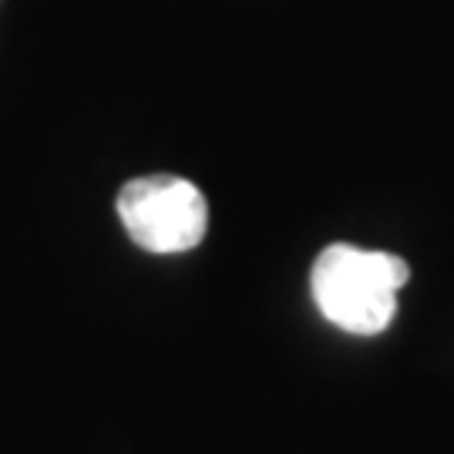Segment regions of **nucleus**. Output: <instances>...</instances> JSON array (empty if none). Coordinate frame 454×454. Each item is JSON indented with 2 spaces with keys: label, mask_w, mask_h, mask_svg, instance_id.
Segmentation results:
<instances>
[{
  "label": "nucleus",
  "mask_w": 454,
  "mask_h": 454,
  "mask_svg": "<svg viewBox=\"0 0 454 454\" xmlns=\"http://www.w3.org/2000/svg\"><path fill=\"white\" fill-rule=\"evenodd\" d=\"M411 266L394 253L326 246L313 262V300L333 326L357 337L384 333L397 313V290L407 283Z\"/></svg>",
  "instance_id": "obj_1"
},
{
  "label": "nucleus",
  "mask_w": 454,
  "mask_h": 454,
  "mask_svg": "<svg viewBox=\"0 0 454 454\" xmlns=\"http://www.w3.org/2000/svg\"><path fill=\"white\" fill-rule=\"evenodd\" d=\"M118 219L131 243L148 253H185L206 239L209 202L189 179L179 176H142L121 185Z\"/></svg>",
  "instance_id": "obj_2"
}]
</instances>
